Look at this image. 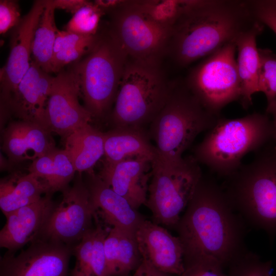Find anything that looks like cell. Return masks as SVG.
<instances>
[{
  "mask_svg": "<svg viewBox=\"0 0 276 276\" xmlns=\"http://www.w3.org/2000/svg\"><path fill=\"white\" fill-rule=\"evenodd\" d=\"M52 194L20 208L6 216V222L0 231V246L7 252L14 254L37 237L56 204Z\"/></svg>",
  "mask_w": 276,
  "mask_h": 276,
  "instance_id": "d6986e66",
  "label": "cell"
},
{
  "mask_svg": "<svg viewBox=\"0 0 276 276\" xmlns=\"http://www.w3.org/2000/svg\"><path fill=\"white\" fill-rule=\"evenodd\" d=\"M47 194H50L47 186L38 177L30 173H14L1 179L0 209L6 217Z\"/></svg>",
  "mask_w": 276,
  "mask_h": 276,
  "instance_id": "d4e9b609",
  "label": "cell"
},
{
  "mask_svg": "<svg viewBox=\"0 0 276 276\" xmlns=\"http://www.w3.org/2000/svg\"><path fill=\"white\" fill-rule=\"evenodd\" d=\"M135 238L143 260L170 274L179 276L185 271L180 239L167 229L145 219L136 231Z\"/></svg>",
  "mask_w": 276,
  "mask_h": 276,
  "instance_id": "2e32d148",
  "label": "cell"
},
{
  "mask_svg": "<svg viewBox=\"0 0 276 276\" xmlns=\"http://www.w3.org/2000/svg\"><path fill=\"white\" fill-rule=\"evenodd\" d=\"M55 11L51 0H47L46 6L35 30L32 47V60L49 74L52 73L51 62L58 31L55 21Z\"/></svg>",
  "mask_w": 276,
  "mask_h": 276,
  "instance_id": "83f0119b",
  "label": "cell"
},
{
  "mask_svg": "<svg viewBox=\"0 0 276 276\" xmlns=\"http://www.w3.org/2000/svg\"><path fill=\"white\" fill-rule=\"evenodd\" d=\"M219 117L203 107L184 81L173 83L166 102L150 124L156 157L167 163L180 160L197 136Z\"/></svg>",
  "mask_w": 276,
  "mask_h": 276,
  "instance_id": "5b68a950",
  "label": "cell"
},
{
  "mask_svg": "<svg viewBox=\"0 0 276 276\" xmlns=\"http://www.w3.org/2000/svg\"><path fill=\"white\" fill-rule=\"evenodd\" d=\"M105 11L95 2L87 1L74 14L65 25V31L84 35L97 34L102 17Z\"/></svg>",
  "mask_w": 276,
  "mask_h": 276,
  "instance_id": "f546056e",
  "label": "cell"
},
{
  "mask_svg": "<svg viewBox=\"0 0 276 276\" xmlns=\"http://www.w3.org/2000/svg\"><path fill=\"white\" fill-rule=\"evenodd\" d=\"M246 227L224 188L202 175L174 228L182 246L185 267L210 257L225 269L246 250Z\"/></svg>",
  "mask_w": 276,
  "mask_h": 276,
  "instance_id": "6da1fadb",
  "label": "cell"
},
{
  "mask_svg": "<svg viewBox=\"0 0 276 276\" xmlns=\"http://www.w3.org/2000/svg\"><path fill=\"white\" fill-rule=\"evenodd\" d=\"M202 175L193 156L175 163L165 162L156 156L152 162L145 204L152 214L153 222L175 228Z\"/></svg>",
  "mask_w": 276,
  "mask_h": 276,
  "instance_id": "9c48e42d",
  "label": "cell"
},
{
  "mask_svg": "<svg viewBox=\"0 0 276 276\" xmlns=\"http://www.w3.org/2000/svg\"><path fill=\"white\" fill-rule=\"evenodd\" d=\"M260 68L258 92L264 94L267 99L266 114L276 107V54L268 49L259 48Z\"/></svg>",
  "mask_w": 276,
  "mask_h": 276,
  "instance_id": "f1b7e54d",
  "label": "cell"
},
{
  "mask_svg": "<svg viewBox=\"0 0 276 276\" xmlns=\"http://www.w3.org/2000/svg\"><path fill=\"white\" fill-rule=\"evenodd\" d=\"M95 225L73 247L75 264L69 276H106L104 242L111 227L94 216Z\"/></svg>",
  "mask_w": 276,
  "mask_h": 276,
  "instance_id": "44dd1931",
  "label": "cell"
},
{
  "mask_svg": "<svg viewBox=\"0 0 276 276\" xmlns=\"http://www.w3.org/2000/svg\"><path fill=\"white\" fill-rule=\"evenodd\" d=\"M132 276H171V274L161 272L150 263L143 260Z\"/></svg>",
  "mask_w": 276,
  "mask_h": 276,
  "instance_id": "74e56055",
  "label": "cell"
},
{
  "mask_svg": "<svg viewBox=\"0 0 276 276\" xmlns=\"http://www.w3.org/2000/svg\"><path fill=\"white\" fill-rule=\"evenodd\" d=\"M257 21L246 1L185 0L174 22L167 56L178 67L235 42Z\"/></svg>",
  "mask_w": 276,
  "mask_h": 276,
  "instance_id": "7a4b0ae2",
  "label": "cell"
},
{
  "mask_svg": "<svg viewBox=\"0 0 276 276\" xmlns=\"http://www.w3.org/2000/svg\"><path fill=\"white\" fill-rule=\"evenodd\" d=\"M271 114L273 116V120L272 121L273 127L272 141L274 142V145L276 148V107Z\"/></svg>",
  "mask_w": 276,
  "mask_h": 276,
  "instance_id": "f35d334b",
  "label": "cell"
},
{
  "mask_svg": "<svg viewBox=\"0 0 276 276\" xmlns=\"http://www.w3.org/2000/svg\"><path fill=\"white\" fill-rule=\"evenodd\" d=\"M46 4L47 0L35 1L13 29L9 57L1 69V101L14 91L30 68L34 34Z\"/></svg>",
  "mask_w": 276,
  "mask_h": 276,
  "instance_id": "9a60e30c",
  "label": "cell"
},
{
  "mask_svg": "<svg viewBox=\"0 0 276 276\" xmlns=\"http://www.w3.org/2000/svg\"><path fill=\"white\" fill-rule=\"evenodd\" d=\"M53 79L32 60L30 68L14 91L1 101V113L47 128L45 112Z\"/></svg>",
  "mask_w": 276,
  "mask_h": 276,
  "instance_id": "5bb4252c",
  "label": "cell"
},
{
  "mask_svg": "<svg viewBox=\"0 0 276 276\" xmlns=\"http://www.w3.org/2000/svg\"><path fill=\"white\" fill-rule=\"evenodd\" d=\"M64 140V149L78 173L93 171L95 164L104 155V132L90 124L77 129Z\"/></svg>",
  "mask_w": 276,
  "mask_h": 276,
  "instance_id": "484cf974",
  "label": "cell"
},
{
  "mask_svg": "<svg viewBox=\"0 0 276 276\" xmlns=\"http://www.w3.org/2000/svg\"><path fill=\"white\" fill-rule=\"evenodd\" d=\"M246 4L255 20L276 35V0H249Z\"/></svg>",
  "mask_w": 276,
  "mask_h": 276,
  "instance_id": "1f68e13d",
  "label": "cell"
},
{
  "mask_svg": "<svg viewBox=\"0 0 276 276\" xmlns=\"http://www.w3.org/2000/svg\"><path fill=\"white\" fill-rule=\"evenodd\" d=\"M263 27L257 21L235 41L238 52L237 70L241 87L240 102L244 109L252 104V96L258 93L260 56L256 39L263 30Z\"/></svg>",
  "mask_w": 276,
  "mask_h": 276,
  "instance_id": "7402d4cb",
  "label": "cell"
},
{
  "mask_svg": "<svg viewBox=\"0 0 276 276\" xmlns=\"http://www.w3.org/2000/svg\"><path fill=\"white\" fill-rule=\"evenodd\" d=\"M152 161L146 157L130 158L116 163L103 160L97 175L137 210L147 202Z\"/></svg>",
  "mask_w": 276,
  "mask_h": 276,
  "instance_id": "e0dca14e",
  "label": "cell"
},
{
  "mask_svg": "<svg viewBox=\"0 0 276 276\" xmlns=\"http://www.w3.org/2000/svg\"><path fill=\"white\" fill-rule=\"evenodd\" d=\"M20 10L18 3L14 0L0 1V33H6L19 22Z\"/></svg>",
  "mask_w": 276,
  "mask_h": 276,
  "instance_id": "d590c367",
  "label": "cell"
},
{
  "mask_svg": "<svg viewBox=\"0 0 276 276\" xmlns=\"http://www.w3.org/2000/svg\"><path fill=\"white\" fill-rule=\"evenodd\" d=\"M97 37V34L95 35L87 36L65 30H58L55 41L53 54L69 48L93 45L96 41Z\"/></svg>",
  "mask_w": 276,
  "mask_h": 276,
  "instance_id": "e575fe53",
  "label": "cell"
},
{
  "mask_svg": "<svg viewBox=\"0 0 276 276\" xmlns=\"http://www.w3.org/2000/svg\"><path fill=\"white\" fill-rule=\"evenodd\" d=\"M228 177L224 188L246 224L276 235V148L268 144Z\"/></svg>",
  "mask_w": 276,
  "mask_h": 276,
  "instance_id": "277c9868",
  "label": "cell"
},
{
  "mask_svg": "<svg viewBox=\"0 0 276 276\" xmlns=\"http://www.w3.org/2000/svg\"><path fill=\"white\" fill-rule=\"evenodd\" d=\"M61 192V201L55 205L35 239L62 243L73 247L72 245L78 244L93 227L95 210L89 190L80 173L73 186Z\"/></svg>",
  "mask_w": 276,
  "mask_h": 276,
  "instance_id": "8fae6325",
  "label": "cell"
},
{
  "mask_svg": "<svg viewBox=\"0 0 276 276\" xmlns=\"http://www.w3.org/2000/svg\"><path fill=\"white\" fill-rule=\"evenodd\" d=\"M272 136V121L266 113L234 119L219 117L195 147L193 157L212 172L227 178L240 168L247 154L261 149Z\"/></svg>",
  "mask_w": 276,
  "mask_h": 276,
  "instance_id": "3957f363",
  "label": "cell"
},
{
  "mask_svg": "<svg viewBox=\"0 0 276 276\" xmlns=\"http://www.w3.org/2000/svg\"><path fill=\"white\" fill-rule=\"evenodd\" d=\"M106 276H129L143 261L135 235L111 227L104 242Z\"/></svg>",
  "mask_w": 276,
  "mask_h": 276,
  "instance_id": "cb8c5ba5",
  "label": "cell"
},
{
  "mask_svg": "<svg viewBox=\"0 0 276 276\" xmlns=\"http://www.w3.org/2000/svg\"><path fill=\"white\" fill-rule=\"evenodd\" d=\"M128 56L108 27L99 31L83 58L72 68L85 108L93 118L104 117L114 104Z\"/></svg>",
  "mask_w": 276,
  "mask_h": 276,
  "instance_id": "52a82bcc",
  "label": "cell"
},
{
  "mask_svg": "<svg viewBox=\"0 0 276 276\" xmlns=\"http://www.w3.org/2000/svg\"><path fill=\"white\" fill-rule=\"evenodd\" d=\"M179 276H226L225 268L216 259L208 257L185 267Z\"/></svg>",
  "mask_w": 276,
  "mask_h": 276,
  "instance_id": "d6a6232c",
  "label": "cell"
},
{
  "mask_svg": "<svg viewBox=\"0 0 276 276\" xmlns=\"http://www.w3.org/2000/svg\"><path fill=\"white\" fill-rule=\"evenodd\" d=\"M81 96L73 69L63 70L54 77L45 112L47 128L64 140L77 129L89 124L93 117L79 102Z\"/></svg>",
  "mask_w": 276,
  "mask_h": 276,
  "instance_id": "4fadbf2b",
  "label": "cell"
},
{
  "mask_svg": "<svg viewBox=\"0 0 276 276\" xmlns=\"http://www.w3.org/2000/svg\"><path fill=\"white\" fill-rule=\"evenodd\" d=\"M236 51L235 42L224 45L192 68L184 80L203 107L217 117L226 105L241 99Z\"/></svg>",
  "mask_w": 276,
  "mask_h": 276,
  "instance_id": "30bf717a",
  "label": "cell"
},
{
  "mask_svg": "<svg viewBox=\"0 0 276 276\" xmlns=\"http://www.w3.org/2000/svg\"><path fill=\"white\" fill-rule=\"evenodd\" d=\"M87 1L85 0H51L55 9H63L73 14H74Z\"/></svg>",
  "mask_w": 276,
  "mask_h": 276,
  "instance_id": "8d00e7d4",
  "label": "cell"
},
{
  "mask_svg": "<svg viewBox=\"0 0 276 276\" xmlns=\"http://www.w3.org/2000/svg\"><path fill=\"white\" fill-rule=\"evenodd\" d=\"M226 276H271L272 262H263L247 249L228 265Z\"/></svg>",
  "mask_w": 276,
  "mask_h": 276,
  "instance_id": "4dcf8cb0",
  "label": "cell"
},
{
  "mask_svg": "<svg viewBox=\"0 0 276 276\" xmlns=\"http://www.w3.org/2000/svg\"><path fill=\"white\" fill-rule=\"evenodd\" d=\"M172 83L161 66L129 59L110 113L114 127H137L152 122L166 102Z\"/></svg>",
  "mask_w": 276,
  "mask_h": 276,
  "instance_id": "ba28073f",
  "label": "cell"
},
{
  "mask_svg": "<svg viewBox=\"0 0 276 276\" xmlns=\"http://www.w3.org/2000/svg\"><path fill=\"white\" fill-rule=\"evenodd\" d=\"M28 170L45 183L52 195L68 187L76 172L66 150L56 148L33 160Z\"/></svg>",
  "mask_w": 276,
  "mask_h": 276,
  "instance_id": "4316f807",
  "label": "cell"
},
{
  "mask_svg": "<svg viewBox=\"0 0 276 276\" xmlns=\"http://www.w3.org/2000/svg\"><path fill=\"white\" fill-rule=\"evenodd\" d=\"M154 1H119L106 11L108 28L127 53L129 59L160 66L167 55L173 24L159 19Z\"/></svg>",
  "mask_w": 276,
  "mask_h": 276,
  "instance_id": "8992f818",
  "label": "cell"
},
{
  "mask_svg": "<svg viewBox=\"0 0 276 276\" xmlns=\"http://www.w3.org/2000/svg\"><path fill=\"white\" fill-rule=\"evenodd\" d=\"M96 215L110 227L135 235L145 218L123 196L114 192L93 171L86 173L85 182Z\"/></svg>",
  "mask_w": 276,
  "mask_h": 276,
  "instance_id": "ac0fdd59",
  "label": "cell"
},
{
  "mask_svg": "<svg viewBox=\"0 0 276 276\" xmlns=\"http://www.w3.org/2000/svg\"><path fill=\"white\" fill-rule=\"evenodd\" d=\"M103 161L116 163L128 158L146 157L152 160L156 156L154 146L143 128L114 127L104 132Z\"/></svg>",
  "mask_w": 276,
  "mask_h": 276,
  "instance_id": "603a6c76",
  "label": "cell"
},
{
  "mask_svg": "<svg viewBox=\"0 0 276 276\" xmlns=\"http://www.w3.org/2000/svg\"><path fill=\"white\" fill-rule=\"evenodd\" d=\"M17 255L6 252L0 261V276H69L73 247L36 239Z\"/></svg>",
  "mask_w": 276,
  "mask_h": 276,
  "instance_id": "7c38bea8",
  "label": "cell"
},
{
  "mask_svg": "<svg viewBox=\"0 0 276 276\" xmlns=\"http://www.w3.org/2000/svg\"><path fill=\"white\" fill-rule=\"evenodd\" d=\"M51 133L37 123L13 121L3 131L2 148L12 164L33 161L56 149Z\"/></svg>",
  "mask_w": 276,
  "mask_h": 276,
  "instance_id": "ffe728a7",
  "label": "cell"
},
{
  "mask_svg": "<svg viewBox=\"0 0 276 276\" xmlns=\"http://www.w3.org/2000/svg\"><path fill=\"white\" fill-rule=\"evenodd\" d=\"M93 45L69 48L53 54L51 62L52 73H58L68 64L81 60L89 52Z\"/></svg>",
  "mask_w": 276,
  "mask_h": 276,
  "instance_id": "836d02e7",
  "label": "cell"
}]
</instances>
